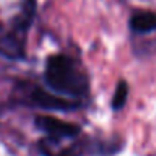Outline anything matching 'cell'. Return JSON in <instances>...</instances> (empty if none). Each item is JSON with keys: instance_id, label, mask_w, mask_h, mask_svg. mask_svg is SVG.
<instances>
[{"instance_id": "cell-1", "label": "cell", "mask_w": 156, "mask_h": 156, "mask_svg": "<svg viewBox=\"0 0 156 156\" xmlns=\"http://www.w3.org/2000/svg\"><path fill=\"white\" fill-rule=\"evenodd\" d=\"M46 82L47 85L68 96H83L88 91V79L77 68L76 62L64 55H53L46 64Z\"/></svg>"}, {"instance_id": "cell-2", "label": "cell", "mask_w": 156, "mask_h": 156, "mask_svg": "<svg viewBox=\"0 0 156 156\" xmlns=\"http://www.w3.org/2000/svg\"><path fill=\"white\" fill-rule=\"evenodd\" d=\"M35 126L44 132H47L53 138H61V140H68L74 138L79 133V126L73 123H67L62 120H58L55 117L49 115H38L35 117Z\"/></svg>"}, {"instance_id": "cell-3", "label": "cell", "mask_w": 156, "mask_h": 156, "mask_svg": "<svg viewBox=\"0 0 156 156\" xmlns=\"http://www.w3.org/2000/svg\"><path fill=\"white\" fill-rule=\"evenodd\" d=\"M30 100H32V103L35 105V106L43 108V109L73 111V109H77V108H79V103H77V102H73V100L59 97V96H56V94L46 93V91L41 90V88H34V91H32V94H30Z\"/></svg>"}, {"instance_id": "cell-4", "label": "cell", "mask_w": 156, "mask_h": 156, "mask_svg": "<svg viewBox=\"0 0 156 156\" xmlns=\"http://www.w3.org/2000/svg\"><path fill=\"white\" fill-rule=\"evenodd\" d=\"M17 30L12 32H3L0 29V53L9 59H20L24 56L23 40L18 38Z\"/></svg>"}, {"instance_id": "cell-5", "label": "cell", "mask_w": 156, "mask_h": 156, "mask_svg": "<svg viewBox=\"0 0 156 156\" xmlns=\"http://www.w3.org/2000/svg\"><path fill=\"white\" fill-rule=\"evenodd\" d=\"M129 26L136 34H149L156 30V12L138 11L130 17Z\"/></svg>"}, {"instance_id": "cell-6", "label": "cell", "mask_w": 156, "mask_h": 156, "mask_svg": "<svg viewBox=\"0 0 156 156\" xmlns=\"http://www.w3.org/2000/svg\"><path fill=\"white\" fill-rule=\"evenodd\" d=\"M127 91H129V87L124 80H120L117 88H115V94L112 97V102H111V106L114 111H118L121 109L124 105H126V100H127Z\"/></svg>"}]
</instances>
